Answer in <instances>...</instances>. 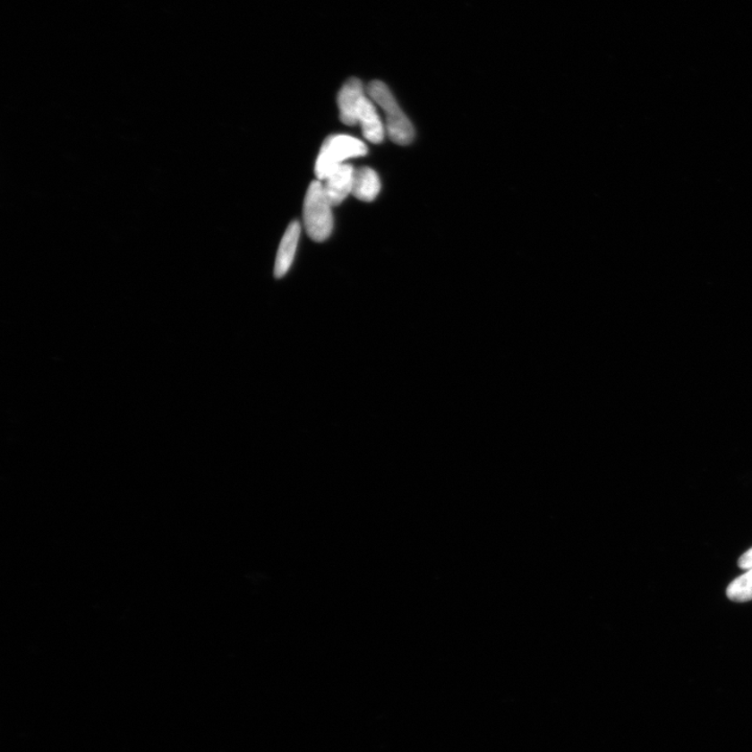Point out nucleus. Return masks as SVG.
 Returning <instances> with one entry per match:
<instances>
[{"instance_id": "f257e3e1", "label": "nucleus", "mask_w": 752, "mask_h": 752, "mask_svg": "<svg viewBox=\"0 0 752 752\" xmlns=\"http://www.w3.org/2000/svg\"><path fill=\"white\" fill-rule=\"evenodd\" d=\"M341 122L346 125L361 124L363 135L372 143L384 141L385 130L378 111L363 91L359 79H349L338 94Z\"/></svg>"}, {"instance_id": "f03ea898", "label": "nucleus", "mask_w": 752, "mask_h": 752, "mask_svg": "<svg viewBox=\"0 0 752 752\" xmlns=\"http://www.w3.org/2000/svg\"><path fill=\"white\" fill-rule=\"evenodd\" d=\"M367 92L370 98L386 113V129L390 140L399 146L412 143L415 137V130L409 118L399 108L387 85L380 81H373L368 85Z\"/></svg>"}, {"instance_id": "7ed1b4c3", "label": "nucleus", "mask_w": 752, "mask_h": 752, "mask_svg": "<svg viewBox=\"0 0 752 752\" xmlns=\"http://www.w3.org/2000/svg\"><path fill=\"white\" fill-rule=\"evenodd\" d=\"M331 207L325 196L321 182L312 181L303 205L305 230L312 241L321 243L328 240L331 235L334 228Z\"/></svg>"}, {"instance_id": "20e7f679", "label": "nucleus", "mask_w": 752, "mask_h": 752, "mask_svg": "<svg viewBox=\"0 0 752 752\" xmlns=\"http://www.w3.org/2000/svg\"><path fill=\"white\" fill-rule=\"evenodd\" d=\"M365 143L348 135H330L324 141L316 161L315 173L319 180H325L345 160L365 156Z\"/></svg>"}, {"instance_id": "39448f33", "label": "nucleus", "mask_w": 752, "mask_h": 752, "mask_svg": "<svg viewBox=\"0 0 752 752\" xmlns=\"http://www.w3.org/2000/svg\"><path fill=\"white\" fill-rule=\"evenodd\" d=\"M354 172L350 165H342L324 180L323 191L332 207L340 205L353 191Z\"/></svg>"}, {"instance_id": "423d86ee", "label": "nucleus", "mask_w": 752, "mask_h": 752, "mask_svg": "<svg viewBox=\"0 0 752 752\" xmlns=\"http://www.w3.org/2000/svg\"><path fill=\"white\" fill-rule=\"evenodd\" d=\"M300 231L299 222L295 221L288 226L284 237H282L275 261L274 275L276 278H284L290 269L295 253H296Z\"/></svg>"}, {"instance_id": "0eeeda50", "label": "nucleus", "mask_w": 752, "mask_h": 752, "mask_svg": "<svg viewBox=\"0 0 752 752\" xmlns=\"http://www.w3.org/2000/svg\"><path fill=\"white\" fill-rule=\"evenodd\" d=\"M380 191L379 175L370 167L355 169L351 193L363 202H372Z\"/></svg>"}, {"instance_id": "6e6552de", "label": "nucleus", "mask_w": 752, "mask_h": 752, "mask_svg": "<svg viewBox=\"0 0 752 752\" xmlns=\"http://www.w3.org/2000/svg\"><path fill=\"white\" fill-rule=\"evenodd\" d=\"M727 597L735 602L752 600V568L748 573L738 577L726 589Z\"/></svg>"}, {"instance_id": "1a4fd4ad", "label": "nucleus", "mask_w": 752, "mask_h": 752, "mask_svg": "<svg viewBox=\"0 0 752 752\" xmlns=\"http://www.w3.org/2000/svg\"><path fill=\"white\" fill-rule=\"evenodd\" d=\"M738 566L743 569L752 568V548L739 557Z\"/></svg>"}]
</instances>
